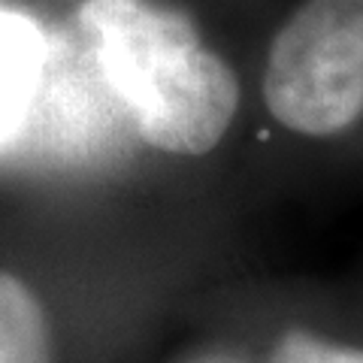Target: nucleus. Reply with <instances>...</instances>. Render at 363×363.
<instances>
[{
	"mask_svg": "<svg viewBox=\"0 0 363 363\" xmlns=\"http://www.w3.org/2000/svg\"><path fill=\"white\" fill-rule=\"evenodd\" d=\"M73 33L145 143L206 155L240 106V82L188 18L145 0H88Z\"/></svg>",
	"mask_w": 363,
	"mask_h": 363,
	"instance_id": "obj_1",
	"label": "nucleus"
},
{
	"mask_svg": "<svg viewBox=\"0 0 363 363\" xmlns=\"http://www.w3.org/2000/svg\"><path fill=\"white\" fill-rule=\"evenodd\" d=\"M264 97L288 130L351 128L363 116V0H306L269 49Z\"/></svg>",
	"mask_w": 363,
	"mask_h": 363,
	"instance_id": "obj_2",
	"label": "nucleus"
},
{
	"mask_svg": "<svg viewBox=\"0 0 363 363\" xmlns=\"http://www.w3.org/2000/svg\"><path fill=\"white\" fill-rule=\"evenodd\" d=\"M49 67L52 37L40 21L0 6V152L18 149L37 128Z\"/></svg>",
	"mask_w": 363,
	"mask_h": 363,
	"instance_id": "obj_3",
	"label": "nucleus"
},
{
	"mask_svg": "<svg viewBox=\"0 0 363 363\" xmlns=\"http://www.w3.org/2000/svg\"><path fill=\"white\" fill-rule=\"evenodd\" d=\"M0 363H52V327L25 281L0 272Z\"/></svg>",
	"mask_w": 363,
	"mask_h": 363,
	"instance_id": "obj_4",
	"label": "nucleus"
},
{
	"mask_svg": "<svg viewBox=\"0 0 363 363\" xmlns=\"http://www.w3.org/2000/svg\"><path fill=\"white\" fill-rule=\"evenodd\" d=\"M269 363H363V351L336 348L330 342H324V339L294 330L288 336H281Z\"/></svg>",
	"mask_w": 363,
	"mask_h": 363,
	"instance_id": "obj_5",
	"label": "nucleus"
},
{
	"mask_svg": "<svg viewBox=\"0 0 363 363\" xmlns=\"http://www.w3.org/2000/svg\"><path fill=\"white\" fill-rule=\"evenodd\" d=\"M197 363H230V360H218V357H206V360H197Z\"/></svg>",
	"mask_w": 363,
	"mask_h": 363,
	"instance_id": "obj_6",
	"label": "nucleus"
}]
</instances>
